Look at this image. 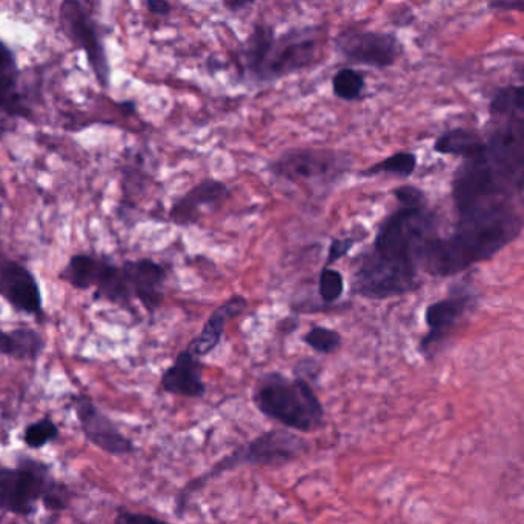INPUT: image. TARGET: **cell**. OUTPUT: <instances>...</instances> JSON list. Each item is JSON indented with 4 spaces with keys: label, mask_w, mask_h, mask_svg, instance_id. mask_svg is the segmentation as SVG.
<instances>
[{
    "label": "cell",
    "mask_w": 524,
    "mask_h": 524,
    "mask_svg": "<svg viewBox=\"0 0 524 524\" xmlns=\"http://www.w3.org/2000/svg\"><path fill=\"white\" fill-rule=\"evenodd\" d=\"M417 156L414 153H403L394 154V156L386 157L382 162L375 163V165L369 166L368 170L363 171V177L379 176V174H389V176L402 177V179H408L417 170Z\"/></svg>",
    "instance_id": "23"
},
{
    "label": "cell",
    "mask_w": 524,
    "mask_h": 524,
    "mask_svg": "<svg viewBox=\"0 0 524 524\" xmlns=\"http://www.w3.org/2000/svg\"><path fill=\"white\" fill-rule=\"evenodd\" d=\"M319 44L314 36L286 34L272 40L266 51L265 62L260 70L257 82H272L289 74L311 67L317 59Z\"/></svg>",
    "instance_id": "10"
},
{
    "label": "cell",
    "mask_w": 524,
    "mask_h": 524,
    "mask_svg": "<svg viewBox=\"0 0 524 524\" xmlns=\"http://www.w3.org/2000/svg\"><path fill=\"white\" fill-rule=\"evenodd\" d=\"M303 342L319 352V354L329 355L339 351L342 346V334L335 329L325 328V326H312L305 335Z\"/></svg>",
    "instance_id": "26"
},
{
    "label": "cell",
    "mask_w": 524,
    "mask_h": 524,
    "mask_svg": "<svg viewBox=\"0 0 524 524\" xmlns=\"http://www.w3.org/2000/svg\"><path fill=\"white\" fill-rule=\"evenodd\" d=\"M349 159L325 148H297L269 165L280 179L294 183H332L348 170Z\"/></svg>",
    "instance_id": "7"
},
{
    "label": "cell",
    "mask_w": 524,
    "mask_h": 524,
    "mask_svg": "<svg viewBox=\"0 0 524 524\" xmlns=\"http://www.w3.org/2000/svg\"><path fill=\"white\" fill-rule=\"evenodd\" d=\"M308 448L309 445L305 438L299 437L296 432L288 431V429H271V431L263 432L259 437L217 461L208 472L188 483L182 494L179 495V511L185 508L186 501L190 500L194 492L205 488L209 480H214L225 472L233 471L240 466L279 468V466L289 465L291 461L297 460Z\"/></svg>",
    "instance_id": "3"
},
{
    "label": "cell",
    "mask_w": 524,
    "mask_h": 524,
    "mask_svg": "<svg viewBox=\"0 0 524 524\" xmlns=\"http://www.w3.org/2000/svg\"><path fill=\"white\" fill-rule=\"evenodd\" d=\"M521 231L523 219L515 205L458 216L451 236L426 239L418 251V266L434 277L457 276L497 256L520 239Z\"/></svg>",
    "instance_id": "1"
},
{
    "label": "cell",
    "mask_w": 524,
    "mask_h": 524,
    "mask_svg": "<svg viewBox=\"0 0 524 524\" xmlns=\"http://www.w3.org/2000/svg\"><path fill=\"white\" fill-rule=\"evenodd\" d=\"M354 292L365 299L385 300L405 296L420 288L418 265L398 262L368 251L354 266Z\"/></svg>",
    "instance_id": "6"
},
{
    "label": "cell",
    "mask_w": 524,
    "mask_h": 524,
    "mask_svg": "<svg viewBox=\"0 0 524 524\" xmlns=\"http://www.w3.org/2000/svg\"><path fill=\"white\" fill-rule=\"evenodd\" d=\"M366 79L362 73L355 71L354 68H342L335 73L332 79V91L339 99L352 102L362 97L365 91Z\"/></svg>",
    "instance_id": "25"
},
{
    "label": "cell",
    "mask_w": 524,
    "mask_h": 524,
    "mask_svg": "<svg viewBox=\"0 0 524 524\" xmlns=\"http://www.w3.org/2000/svg\"><path fill=\"white\" fill-rule=\"evenodd\" d=\"M45 342L39 332L30 328L5 332L0 329V354L17 360H36Z\"/></svg>",
    "instance_id": "21"
},
{
    "label": "cell",
    "mask_w": 524,
    "mask_h": 524,
    "mask_svg": "<svg viewBox=\"0 0 524 524\" xmlns=\"http://www.w3.org/2000/svg\"><path fill=\"white\" fill-rule=\"evenodd\" d=\"M521 194L523 186L501 173L486 153L461 163L452 180V199L458 216L514 205L515 199L521 202Z\"/></svg>",
    "instance_id": "4"
},
{
    "label": "cell",
    "mask_w": 524,
    "mask_h": 524,
    "mask_svg": "<svg viewBox=\"0 0 524 524\" xmlns=\"http://www.w3.org/2000/svg\"><path fill=\"white\" fill-rule=\"evenodd\" d=\"M223 5H225V8H228L229 11L237 13V11L243 10V8L251 7L253 2H251V0H226Z\"/></svg>",
    "instance_id": "35"
},
{
    "label": "cell",
    "mask_w": 524,
    "mask_h": 524,
    "mask_svg": "<svg viewBox=\"0 0 524 524\" xmlns=\"http://www.w3.org/2000/svg\"><path fill=\"white\" fill-rule=\"evenodd\" d=\"M434 151L443 156H457L465 160H474L486 153V142L475 131L454 128L435 140Z\"/></svg>",
    "instance_id": "20"
},
{
    "label": "cell",
    "mask_w": 524,
    "mask_h": 524,
    "mask_svg": "<svg viewBox=\"0 0 524 524\" xmlns=\"http://www.w3.org/2000/svg\"><path fill=\"white\" fill-rule=\"evenodd\" d=\"M394 197L402 208H425L426 194L414 185L398 186Z\"/></svg>",
    "instance_id": "29"
},
{
    "label": "cell",
    "mask_w": 524,
    "mask_h": 524,
    "mask_svg": "<svg viewBox=\"0 0 524 524\" xmlns=\"http://www.w3.org/2000/svg\"><path fill=\"white\" fill-rule=\"evenodd\" d=\"M253 402L266 418L288 431L311 434L326 426L325 406L316 389L296 375L288 377L277 371L260 375Z\"/></svg>",
    "instance_id": "2"
},
{
    "label": "cell",
    "mask_w": 524,
    "mask_h": 524,
    "mask_svg": "<svg viewBox=\"0 0 524 524\" xmlns=\"http://www.w3.org/2000/svg\"><path fill=\"white\" fill-rule=\"evenodd\" d=\"M50 468L33 458H22L17 468L0 469V511L27 517L37 501L47 503L62 491Z\"/></svg>",
    "instance_id": "5"
},
{
    "label": "cell",
    "mask_w": 524,
    "mask_h": 524,
    "mask_svg": "<svg viewBox=\"0 0 524 524\" xmlns=\"http://www.w3.org/2000/svg\"><path fill=\"white\" fill-rule=\"evenodd\" d=\"M20 71L16 56L5 42L0 40V114L20 116L22 99L19 93Z\"/></svg>",
    "instance_id": "19"
},
{
    "label": "cell",
    "mask_w": 524,
    "mask_h": 524,
    "mask_svg": "<svg viewBox=\"0 0 524 524\" xmlns=\"http://www.w3.org/2000/svg\"><path fill=\"white\" fill-rule=\"evenodd\" d=\"M77 420L88 442L111 455H128L136 452V446L128 440L107 415L103 414L90 397L79 395L74 400Z\"/></svg>",
    "instance_id": "13"
},
{
    "label": "cell",
    "mask_w": 524,
    "mask_h": 524,
    "mask_svg": "<svg viewBox=\"0 0 524 524\" xmlns=\"http://www.w3.org/2000/svg\"><path fill=\"white\" fill-rule=\"evenodd\" d=\"M0 297H4L14 311L27 316L44 317V297L33 272L16 262L0 260Z\"/></svg>",
    "instance_id": "12"
},
{
    "label": "cell",
    "mask_w": 524,
    "mask_h": 524,
    "mask_svg": "<svg viewBox=\"0 0 524 524\" xmlns=\"http://www.w3.org/2000/svg\"><path fill=\"white\" fill-rule=\"evenodd\" d=\"M94 299L105 300L120 308L130 309L131 296L127 279L123 274L122 265H116L111 259H100L99 272L94 282Z\"/></svg>",
    "instance_id": "18"
},
{
    "label": "cell",
    "mask_w": 524,
    "mask_h": 524,
    "mask_svg": "<svg viewBox=\"0 0 524 524\" xmlns=\"http://www.w3.org/2000/svg\"><path fill=\"white\" fill-rule=\"evenodd\" d=\"M60 25L74 47L85 53L100 87H110L111 65L96 20L85 5L68 0L60 5Z\"/></svg>",
    "instance_id": "8"
},
{
    "label": "cell",
    "mask_w": 524,
    "mask_h": 524,
    "mask_svg": "<svg viewBox=\"0 0 524 524\" xmlns=\"http://www.w3.org/2000/svg\"><path fill=\"white\" fill-rule=\"evenodd\" d=\"M320 371H322V366L319 365L316 359H311V357H306V359L300 360L297 363L296 368H294V375L296 377H302V379L308 380L311 377L312 380H316V377H319ZM309 382V380H308Z\"/></svg>",
    "instance_id": "31"
},
{
    "label": "cell",
    "mask_w": 524,
    "mask_h": 524,
    "mask_svg": "<svg viewBox=\"0 0 524 524\" xmlns=\"http://www.w3.org/2000/svg\"><path fill=\"white\" fill-rule=\"evenodd\" d=\"M246 308H248V300L243 296H234L233 299L223 303L209 316L200 334L186 349L197 359H202V357L211 354L222 342L226 323L234 317H239L246 311Z\"/></svg>",
    "instance_id": "17"
},
{
    "label": "cell",
    "mask_w": 524,
    "mask_h": 524,
    "mask_svg": "<svg viewBox=\"0 0 524 524\" xmlns=\"http://www.w3.org/2000/svg\"><path fill=\"white\" fill-rule=\"evenodd\" d=\"M100 259L102 257L94 256V254H74L68 260L67 266L62 269L60 279L73 286L74 289H79V291L93 289L97 271H99Z\"/></svg>",
    "instance_id": "22"
},
{
    "label": "cell",
    "mask_w": 524,
    "mask_h": 524,
    "mask_svg": "<svg viewBox=\"0 0 524 524\" xmlns=\"http://www.w3.org/2000/svg\"><path fill=\"white\" fill-rule=\"evenodd\" d=\"M131 296L146 311L154 314L162 305L168 271L165 266L151 259L127 260L122 263Z\"/></svg>",
    "instance_id": "14"
},
{
    "label": "cell",
    "mask_w": 524,
    "mask_h": 524,
    "mask_svg": "<svg viewBox=\"0 0 524 524\" xmlns=\"http://www.w3.org/2000/svg\"><path fill=\"white\" fill-rule=\"evenodd\" d=\"M59 428L51 418H42L25 429L24 440L31 449L44 448L48 443L56 440Z\"/></svg>",
    "instance_id": "28"
},
{
    "label": "cell",
    "mask_w": 524,
    "mask_h": 524,
    "mask_svg": "<svg viewBox=\"0 0 524 524\" xmlns=\"http://www.w3.org/2000/svg\"><path fill=\"white\" fill-rule=\"evenodd\" d=\"M489 7L494 8V10H505V11H518V13H523L524 11V0H495L491 2Z\"/></svg>",
    "instance_id": "33"
},
{
    "label": "cell",
    "mask_w": 524,
    "mask_h": 524,
    "mask_svg": "<svg viewBox=\"0 0 524 524\" xmlns=\"http://www.w3.org/2000/svg\"><path fill=\"white\" fill-rule=\"evenodd\" d=\"M203 365L188 349L177 354L173 365L162 375V388L168 394L186 398H203L206 385L202 379Z\"/></svg>",
    "instance_id": "16"
},
{
    "label": "cell",
    "mask_w": 524,
    "mask_h": 524,
    "mask_svg": "<svg viewBox=\"0 0 524 524\" xmlns=\"http://www.w3.org/2000/svg\"><path fill=\"white\" fill-rule=\"evenodd\" d=\"M335 47L351 64L379 70L392 67L402 54V44L395 34L352 27L335 37Z\"/></svg>",
    "instance_id": "9"
},
{
    "label": "cell",
    "mask_w": 524,
    "mask_h": 524,
    "mask_svg": "<svg viewBox=\"0 0 524 524\" xmlns=\"http://www.w3.org/2000/svg\"><path fill=\"white\" fill-rule=\"evenodd\" d=\"M291 524H297V523H291Z\"/></svg>",
    "instance_id": "36"
},
{
    "label": "cell",
    "mask_w": 524,
    "mask_h": 524,
    "mask_svg": "<svg viewBox=\"0 0 524 524\" xmlns=\"http://www.w3.org/2000/svg\"><path fill=\"white\" fill-rule=\"evenodd\" d=\"M229 194L231 191L228 186L220 180H203L173 203L170 209L171 222L177 226L193 225L199 220L200 208L219 205L228 199Z\"/></svg>",
    "instance_id": "15"
},
{
    "label": "cell",
    "mask_w": 524,
    "mask_h": 524,
    "mask_svg": "<svg viewBox=\"0 0 524 524\" xmlns=\"http://www.w3.org/2000/svg\"><path fill=\"white\" fill-rule=\"evenodd\" d=\"M489 114H491V119H494V117L523 116V87L511 85V87L498 90L489 103Z\"/></svg>",
    "instance_id": "24"
},
{
    "label": "cell",
    "mask_w": 524,
    "mask_h": 524,
    "mask_svg": "<svg viewBox=\"0 0 524 524\" xmlns=\"http://www.w3.org/2000/svg\"><path fill=\"white\" fill-rule=\"evenodd\" d=\"M345 292V277L337 269L323 268L320 272L319 294L323 302L332 305L342 299Z\"/></svg>",
    "instance_id": "27"
},
{
    "label": "cell",
    "mask_w": 524,
    "mask_h": 524,
    "mask_svg": "<svg viewBox=\"0 0 524 524\" xmlns=\"http://www.w3.org/2000/svg\"><path fill=\"white\" fill-rule=\"evenodd\" d=\"M114 524H168L159 518L151 517L145 514H133V512L120 511L117 514Z\"/></svg>",
    "instance_id": "32"
},
{
    "label": "cell",
    "mask_w": 524,
    "mask_h": 524,
    "mask_svg": "<svg viewBox=\"0 0 524 524\" xmlns=\"http://www.w3.org/2000/svg\"><path fill=\"white\" fill-rule=\"evenodd\" d=\"M472 305H474V296L461 291L431 303L426 308L425 322L428 326V334L418 345V351L426 360L434 359L438 349L442 348L443 343L451 337L461 320L465 319Z\"/></svg>",
    "instance_id": "11"
},
{
    "label": "cell",
    "mask_w": 524,
    "mask_h": 524,
    "mask_svg": "<svg viewBox=\"0 0 524 524\" xmlns=\"http://www.w3.org/2000/svg\"><path fill=\"white\" fill-rule=\"evenodd\" d=\"M145 5L150 13L157 14V16H168L171 13V4L165 0H148Z\"/></svg>",
    "instance_id": "34"
},
{
    "label": "cell",
    "mask_w": 524,
    "mask_h": 524,
    "mask_svg": "<svg viewBox=\"0 0 524 524\" xmlns=\"http://www.w3.org/2000/svg\"><path fill=\"white\" fill-rule=\"evenodd\" d=\"M359 239L354 237H346V239H334L329 246L328 259H326L325 268L334 265L335 262H339L343 257L348 256L351 253V249L354 248L355 242Z\"/></svg>",
    "instance_id": "30"
}]
</instances>
